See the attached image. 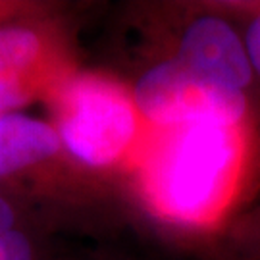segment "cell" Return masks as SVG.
Instances as JSON below:
<instances>
[{"label": "cell", "instance_id": "obj_1", "mask_svg": "<svg viewBox=\"0 0 260 260\" xmlns=\"http://www.w3.org/2000/svg\"><path fill=\"white\" fill-rule=\"evenodd\" d=\"M252 125L195 121L150 129L125 195L158 223L177 232L216 230L241 191Z\"/></svg>", "mask_w": 260, "mask_h": 260}, {"label": "cell", "instance_id": "obj_2", "mask_svg": "<svg viewBox=\"0 0 260 260\" xmlns=\"http://www.w3.org/2000/svg\"><path fill=\"white\" fill-rule=\"evenodd\" d=\"M0 189L54 214L72 232H104L120 218L125 189L85 168L48 120L0 118Z\"/></svg>", "mask_w": 260, "mask_h": 260}, {"label": "cell", "instance_id": "obj_3", "mask_svg": "<svg viewBox=\"0 0 260 260\" xmlns=\"http://www.w3.org/2000/svg\"><path fill=\"white\" fill-rule=\"evenodd\" d=\"M133 56L164 58L216 85L260 101L237 19L222 2H137L123 12Z\"/></svg>", "mask_w": 260, "mask_h": 260}, {"label": "cell", "instance_id": "obj_4", "mask_svg": "<svg viewBox=\"0 0 260 260\" xmlns=\"http://www.w3.org/2000/svg\"><path fill=\"white\" fill-rule=\"evenodd\" d=\"M47 120L85 168L123 187L150 127L129 81L104 68H77L43 101Z\"/></svg>", "mask_w": 260, "mask_h": 260}, {"label": "cell", "instance_id": "obj_5", "mask_svg": "<svg viewBox=\"0 0 260 260\" xmlns=\"http://www.w3.org/2000/svg\"><path fill=\"white\" fill-rule=\"evenodd\" d=\"M77 68V41L62 2L0 23V118L43 103Z\"/></svg>", "mask_w": 260, "mask_h": 260}, {"label": "cell", "instance_id": "obj_6", "mask_svg": "<svg viewBox=\"0 0 260 260\" xmlns=\"http://www.w3.org/2000/svg\"><path fill=\"white\" fill-rule=\"evenodd\" d=\"M131 85L141 114L150 129H166L195 121H228L252 125L251 96L185 70L164 58H137Z\"/></svg>", "mask_w": 260, "mask_h": 260}, {"label": "cell", "instance_id": "obj_7", "mask_svg": "<svg viewBox=\"0 0 260 260\" xmlns=\"http://www.w3.org/2000/svg\"><path fill=\"white\" fill-rule=\"evenodd\" d=\"M19 230H47L52 233H62L70 228L54 214L0 189V235Z\"/></svg>", "mask_w": 260, "mask_h": 260}, {"label": "cell", "instance_id": "obj_8", "mask_svg": "<svg viewBox=\"0 0 260 260\" xmlns=\"http://www.w3.org/2000/svg\"><path fill=\"white\" fill-rule=\"evenodd\" d=\"M56 233L47 230H19L0 235V260H54Z\"/></svg>", "mask_w": 260, "mask_h": 260}, {"label": "cell", "instance_id": "obj_9", "mask_svg": "<svg viewBox=\"0 0 260 260\" xmlns=\"http://www.w3.org/2000/svg\"><path fill=\"white\" fill-rule=\"evenodd\" d=\"M223 245L230 260H260V203L228 222Z\"/></svg>", "mask_w": 260, "mask_h": 260}, {"label": "cell", "instance_id": "obj_10", "mask_svg": "<svg viewBox=\"0 0 260 260\" xmlns=\"http://www.w3.org/2000/svg\"><path fill=\"white\" fill-rule=\"evenodd\" d=\"M222 6L237 19L241 27L260 89V2H222Z\"/></svg>", "mask_w": 260, "mask_h": 260}, {"label": "cell", "instance_id": "obj_11", "mask_svg": "<svg viewBox=\"0 0 260 260\" xmlns=\"http://www.w3.org/2000/svg\"><path fill=\"white\" fill-rule=\"evenodd\" d=\"M50 0H0V23L50 8Z\"/></svg>", "mask_w": 260, "mask_h": 260}, {"label": "cell", "instance_id": "obj_12", "mask_svg": "<svg viewBox=\"0 0 260 260\" xmlns=\"http://www.w3.org/2000/svg\"><path fill=\"white\" fill-rule=\"evenodd\" d=\"M54 260H129L110 251H91L83 254H58Z\"/></svg>", "mask_w": 260, "mask_h": 260}]
</instances>
